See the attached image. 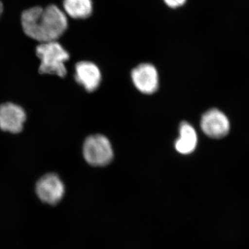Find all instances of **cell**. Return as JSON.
<instances>
[{
    "instance_id": "obj_7",
    "label": "cell",
    "mask_w": 249,
    "mask_h": 249,
    "mask_svg": "<svg viewBox=\"0 0 249 249\" xmlns=\"http://www.w3.org/2000/svg\"><path fill=\"white\" fill-rule=\"evenodd\" d=\"M26 113L20 106L11 103L0 106V129L17 134L22 130Z\"/></svg>"
},
{
    "instance_id": "obj_12",
    "label": "cell",
    "mask_w": 249,
    "mask_h": 249,
    "mask_svg": "<svg viewBox=\"0 0 249 249\" xmlns=\"http://www.w3.org/2000/svg\"><path fill=\"white\" fill-rule=\"evenodd\" d=\"M3 10H4V6H3L1 1H0V16H1V14L3 13Z\"/></svg>"
},
{
    "instance_id": "obj_8",
    "label": "cell",
    "mask_w": 249,
    "mask_h": 249,
    "mask_svg": "<svg viewBox=\"0 0 249 249\" xmlns=\"http://www.w3.org/2000/svg\"><path fill=\"white\" fill-rule=\"evenodd\" d=\"M75 78L89 92L98 89L101 82L99 68L93 62L81 61L76 64Z\"/></svg>"
},
{
    "instance_id": "obj_1",
    "label": "cell",
    "mask_w": 249,
    "mask_h": 249,
    "mask_svg": "<svg viewBox=\"0 0 249 249\" xmlns=\"http://www.w3.org/2000/svg\"><path fill=\"white\" fill-rule=\"evenodd\" d=\"M21 22L24 34L40 43L57 41L68 28L67 15L55 5L26 10Z\"/></svg>"
},
{
    "instance_id": "obj_9",
    "label": "cell",
    "mask_w": 249,
    "mask_h": 249,
    "mask_svg": "<svg viewBox=\"0 0 249 249\" xmlns=\"http://www.w3.org/2000/svg\"><path fill=\"white\" fill-rule=\"evenodd\" d=\"M197 134L191 124L182 122L179 126V137L175 142L177 151L181 155L193 153L197 145Z\"/></svg>"
},
{
    "instance_id": "obj_4",
    "label": "cell",
    "mask_w": 249,
    "mask_h": 249,
    "mask_svg": "<svg viewBox=\"0 0 249 249\" xmlns=\"http://www.w3.org/2000/svg\"><path fill=\"white\" fill-rule=\"evenodd\" d=\"M36 193L42 202L49 205L58 204L65 196V185L58 175L47 174L37 181Z\"/></svg>"
},
{
    "instance_id": "obj_11",
    "label": "cell",
    "mask_w": 249,
    "mask_h": 249,
    "mask_svg": "<svg viewBox=\"0 0 249 249\" xmlns=\"http://www.w3.org/2000/svg\"><path fill=\"white\" fill-rule=\"evenodd\" d=\"M187 0H163L165 4L171 9H178L186 4Z\"/></svg>"
},
{
    "instance_id": "obj_2",
    "label": "cell",
    "mask_w": 249,
    "mask_h": 249,
    "mask_svg": "<svg viewBox=\"0 0 249 249\" xmlns=\"http://www.w3.org/2000/svg\"><path fill=\"white\" fill-rule=\"evenodd\" d=\"M36 54L41 61L40 73L65 76V62L70 58V54L57 41L40 43L36 48Z\"/></svg>"
},
{
    "instance_id": "obj_3",
    "label": "cell",
    "mask_w": 249,
    "mask_h": 249,
    "mask_svg": "<svg viewBox=\"0 0 249 249\" xmlns=\"http://www.w3.org/2000/svg\"><path fill=\"white\" fill-rule=\"evenodd\" d=\"M85 160L92 166H106L114 157L113 149L107 137L95 134L88 137L83 145Z\"/></svg>"
},
{
    "instance_id": "obj_10",
    "label": "cell",
    "mask_w": 249,
    "mask_h": 249,
    "mask_svg": "<svg viewBox=\"0 0 249 249\" xmlns=\"http://www.w3.org/2000/svg\"><path fill=\"white\" fill-rule=\"evenodd\" d=\"M63 9L65 14L73 19H85L92 14V0H63Z\"/></svg>"
},
{
    "instance_id": "obj_5",
    "label": "cell",
    "mask_w": 249,
    "mask_h": 249,
    "mask_svg": "<svg viewBox=\"0 0 249 249\" xmlns=\"http://www.w3.org/2000/svg\"><path fill=\"white\" fill-rule=\"evenodd\" d=\"M200 125L203 132L214 139L224 138L230 130V123L227 116L215 108L209 109L203 114Z\"/></svg>"
},
{
    "instance_id": "obj_6",
    "label": "cell",
    "mask_w": 249,
    "mask_h": 249,
    "mask_svg": "<svg viewBox=\"0 0 249 249\" xmlns=\"http://www.w3.org/2000/svg\"><path fill=\"white\" fill-rule=\"evenodd\" d=\"M132 79L137 89L145 94H152L158 89V72L151 64L142 63L135 67L132 71Z\"/></svg>"
}]
</instances>
